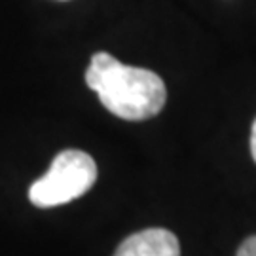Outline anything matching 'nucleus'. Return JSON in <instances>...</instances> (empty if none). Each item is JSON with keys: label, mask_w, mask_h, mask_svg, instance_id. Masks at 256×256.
<instances>
[{"label": "nucleus", "mask_w": 256, "mask_h": 256, "mask_svg": "<svg viewBox=\"0 0 256 256\" xmlns=\"http://www.w3.org/2000/svg\"><path fill=\"white\" fill-rule=\"evenodd\" d=\"M86 82L90 90L99 95L104 108L129 122L154 118L167 101L165 84L158 74L148 68L120 63L104 52L92 57L86 70Z\"/></svg>", "instance_id": "f257e3e1"}, {"label": "nucleus", "mask_w": 256, "mask_h": 256, "mask_svg": "<svg viewBox=\"0 0 256 256\" xmlns=\"http://www.w3.org/2000/svg\"><path fill=\"white\" fill-rule=\"evenodd\" d=\"M97 180V165L82 150H63L55 156L52 167L30 186L28 200L34 207L48 209L78 200Z\"/></svg>", "instance_id": "f03ea898"}, {"label": "nucleus", "mask_w": 256, "mask_h": 256, "mask_svg": "<svg viewBox=\"0 0 256 256\" xmlns=\"http://www.w3.org/2000/svg\"><path fill=\"white\" fill-rule=\"evenodd\" d=\"M114 256H180V245L173 232L150 228L129 236Z\"/></svg>", "instance_id": "7ed1b4c3"}, {"label": "nucleus", "mask_w": 256, "mask_h": 256, "mask_svg": "<svg viewBox=\"0 0 256 256\" xmlns=\"http://www.w3.org/2000/svg\"><path fill=\"white\" fill-rule=\"evenodd\" d=\"M238 256H256V236L247 238L238 250Z\"/></svg>", "instance_id": "20e7f679"}, {"label": "nucleus", "mask_w": 256, "mask_h": 256, "mask_svg": "<svg viewBox=\"0 0 256 256\" xmlns=\"http://www.w3.org/2000/svg\"><path fill=\"white\" fill-rule=\"evenodd\" d=\"M250 154H252V160L256 162V120L252 124V131H250Z\"/></svg>", "instance_id": "39448f33"}]
</instances>
